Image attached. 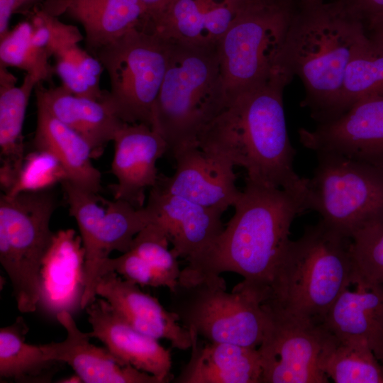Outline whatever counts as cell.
Masks as SVG:
<instances>
[{
	"mask_svg": "<svg viewBox=\"0 0 383 383\" xmlns=\"http://www.w3.org/2000/svg\"><path fill=\"white\" fill-rule=\"evenodd\" d=\"M172 45L156 30L135 28L92 54L109 79L101 101L123 122L152 126Z\"/></svg>",
	"mask_w": 383,
	"mask_h": 383,
	"instance_id": "obj_6",
	"label": "cell"
},
{
	"mask_svg": "<svg viewBox=\"0 0 383 383\" xmlns=\"http://www.w3.org/2000/svg\"><path fill=\"white\" fill-rule=\"evenodd\" d=\"M111 171L118 182L111 187L116 199L143 208L145 191L158 179L157 161L168 150L164 138L152 126L127 123L116 133Z\"/></svg>",
	"mask_w": 383,
	"mask_h": 383,
	"instance_id": "obj_15",
	"label": "cell"
},
{
	"mask_svg": "<svg viewBox=\"0 0 383 383\" xmlns=\"http://www.w3.org/2000/svg\"><path fill=\"white\" fill-rule=\"evenodd\" d=\"M367 34L362 18L341 0L296 6L275 70L302 82L318 123L338 116L346 68Z\"/></svg>",
	"mask_w": 383,
	"mask_h": 383,
	"instance_id": "obj_3",
	"label": "cell"
},
{
	"mask_svg": "<svg viewBox=\"0 0 383 383\" xmlns=\"http://www.w3.org/2000/svg\"><path fill=\"white\" fill-rule=\"evenodd\" d=\"M150 23L153 27V23L165 9L171 0H141Z\"/></svg>",
	"mask_w": 383,
	"mask_h": 383,
	"instance_id": "obj_38",
	"label": "cell"
},
{
	"mask_svg": "<svg viewBox=\"0 0 383 383\" xmlns=\"http://www.w3.org/2000/svg\"><path fill=\"white\" fill-rule=\"evenodd\" d=\"M45 0H0V38L9 30L11 16L16 13H30V8H35L38 3Z\"/></svg>",
	"mask_w": 383,
	"mask_h": 383,
	"instance_id": "obj_35",
	"label": "cell"
},
{
	"mask_svg": "<svg viewBox=\"0 0 383 383\" xmlns=\"http://www.w3.org/2000/svg\"><path fill=\"white\" fill-rule=\"evenodd\" d=\"M295 5H309V4H316L319 3H323L332 0H291Z\"/></svg>",
	"mask_w": 383,
	"mask_h": 383,
	"instance_id": "obj_39",
	"label": "cell"
},
{
	"mask_svg": "<svg viewBox=\"0 0 383 383\" xmlns=\"http://www.w3.org/2000/svg\"><path fill=\"white\" fill-rule=\"evenodd\" d=\"M192 335L191 355L174 383H261L262 365L257 348L209 342Z\"/></svg>",
	"mask_w": 383,
	"mask_h": 383,
	"instance_id": "obj_23",
	"label": "cell"
},
{
	"mask_svg": "<svg viewBox=\"0 0 383 383\" xmlns=\"http://www.w3.org/2000/svg\"><path fill=\"white\" fill-rule=\"evenodd\" d=\"M0 65V183L7 194L15 184L25 160L23 126L29 99L40 80L26 74L22 83Z\"/></svg>",
	"mask_w": 383,
	"mask_h": 383,
	"instance_id": "obj_26",
	"label": "cell"
},
{
	"mask_svg": "<svg viewBox=\"0 0 383 383\" xmlns=\"http://www.w3.org/2000/svg\"><path fill=\"white\" fill-rule=\"evenodd\" d=\"M96 294L106 300L123 320L139 332L157 340L165 339L178 350L191 348L190 331L157 299L142 292L138 284L109 272L98 280Z\"/></svg>",
	"mask_w": 383,
	"mask_h": 383,
	"instance_id": "obj_18",
	"label": "cell"
},
{
	"mask_svg": "<svg viewBox=\"0 0 383 383\" xmlns=\"http://www.w3.org/2000/svg\"><path fill=\"white\" fill-rule=\"evenodd\" d=\"M59 382L80 383L82 382L81 379L75 374V375H73L67 378H65L64 379L59 381Z\"/></svg>",
	"mask_w": 383,
	"mask_h": 383,
	"instance_id": "obj_40",
	"label": "cell"
},
{
	"mask_svg": "<svg viewBox=\"0 0 383 383\" xmlns=\"http://www.w3.org/2000/svg\"><path fill=\"white\" fill-rule=\"evenodd\" d=\"M222 233L189 260L178 281H194L233 272L243 277L233 290L265 299L274 272L289 243L291 226L306 211L287 191L246 180Z\"/></svg>",
	"mask_w": 383,
	"mask_h": 383,
	"instance_id": "obj_2",
	"label": "cell"
},
{
	"mask_svg": "<svg viewBox=\"0 0 383 383\" xmlns=\"http://www.w3.org/2000/svg\"><path fill=\"white\" fill-rule=\"evenodd\" d=\"M382 366H383V365H382Z\"/></svg>",
	"mask_w": 383,
	"mask_h": 383,
	"instance_id": "obj_41",
	"label": "cell"
},
{
	"mask_svg": "<svg viewBox=\"0 0 383 383\" xmlns=\"http://www.w3.org/2000/svg\"><path fill=\"white\" fill-rule=\"evenodd\" d=\"M302 145L316 154L329 153L383 169V96L362 99L339 116L300 128Z\"/></svg>",
	"mask_w": 383,
	"mask_h": 383,
	"instance_id": "obj_13",
	"label": "cell"
},
{
	"mask_svg": "<svg viewBox=\"0 0 383 383\" xmlns=\"http://www.w3.org/2000/svg\"><path fill=\"white\" fill-rule=\"evenodd\" d=\"M34 93L36 104L89 143L94 157L103 152L124 123L102 101L76 96L62 84L46 87L39 82Z\"/></svg>",
	"mask_w": 383,
	"mask_h": 383,
	"instance_id": "obj_24",
	"label": "cell"
},
{
	"mask_svg": "<svg viewBox=\"0 0 383 383\" xmlns=\"http://www.w3.org/2000/svg\"><path fill=\"white\" fill-rule=\"evenodd\" d=\"M85 309L92 329L89 336L103 343L121 363L149 373L162 383L172 380L170 352L157 339L133 328L101 297L96 296Z\"/></svg>",
	"mask_w": 383,
	"mask_h": 383,
	"instance_id": "obj_17",
	"label": "cell"
},
{
	"mask_svg": "<svg viewBox=\"0 0 383 383\" xmlns=\"http://www.w3.org/2000/svg\"><path fill=\"white\" fill-rule=\"evenodd\" d=\"M40 9L79 23L91 55L133 29L150 30L141 0H45Z\"/></svg>",
	"mask_w": 383,
	"mask_h": 383,
	"instance_id": "obj_20",
	"label": "cell"
},
{
	"mask_svg": "<svg viewBox=\"0 0 383 383\" xmlns=\"http://www.w3.org/2000/svg\"><path fill=\"white\" fill-rule=\"evenodd\" d=\"M363 22L367 35L383 42V13L367 17Z\"/></svg>",
	"mask_w": 383,
	"mask_h": 383,
	"instance_id": "obj_37",
	"label": "cell"
},
{
	"mask_svg": "<svg viewBox=\"0 0 383 383\" xmlns=\"http://www.w3.org/2000/svg\"><path fill=\"white\" fill-rule=\"evenodd\" d=\"M353 271L352 238L321 219L290 241L262 303L323 323Z\"/></svg>",
	"mask_w": 383,
	"mask_h": 383,
	"instance_id": "obj_4",
	"label": "cell"
},
{
	"mask_svg": "<svg viewBox=\"0 0 383 383\" xmlns=\"http://www.w3.org/2000/svg\"><path fill=\"white\" fill-rule=\"evenodd\" d=\"M169 310L181 325L209 342L228 343L257 348L267 316L259 297L227 292L221 275L194 281H178L170 291Z\"/></svg>",
	"mask_w": 383,
	"mask_h": 383,
	"instance_id": "obj_8",
	"label": "cell"
},
{
	"mask_svg": "<svg viewBox=\"0 0 383 383\" xmlns=\"http://www.w3.org/2000/svg\"><path fill=\"white\" fill-rule=\"evenodd\" d=\"M291 81L276 73L266 82L228 98L199 135L197 145L243 167L246 180L287 191L307 210L308 178L295 172L296 150L284 110L283 91Z\"/></svg>",
	"mask_w": 383,
	"mask_h": 383,
	"instance_id": "obj_1",
	"label": "cell"
},
{
	"mask_svg": "<svg viewBox=\"0 0 383 383\" xmlns=\"http://www.w3.org/2000/svg\"><path fill=\"white\" fill-rule=\"evenodd\" d=\"M84 250L80 235L73 229L55 233L41 269L40 303L56 314L70 312L79 303L84 290Z\"/></svg>",
	"mask_w": 383,
	"mask_h": 383,
	"instance_id": "obj_25",
	"label": "cell"
},
{
	"mask_svg": "<svg viewBox=\"0 0 383 383\" xmlns=\"http://www.w3.org/2000/svg\"><path fill=\"white\" fill-rule=\"evenodd\" d=\"M228 101L218 45L172 41L168 65L153 110L152 127L172 152L197 144Z\"/></svg>",
	"mask_w": 383,
	"mask_h": 383,
	"instance_id": "obj_5",
	"label": "cell"
},
{
	"mask_svg": "<svg viewBox=\"0 0 383 383\" xmlns=\"http://www.w3.org/2000/svg\"><path fill=\"white\" fill-rule=\"evenodd\" d=\"M177 167L170 177L160 174L155 186L200 205L224 212L233 206L242 191L234 166L223 157L189 144L172 152Z\"/></svg>",
	"mask_w": 383,
	"mask_h": 383,
	"instance_id": "obj_14",
	"label": "cell"
},
{
	"mask_svg": "<svg viewBox=\"0 0 383 383\" xmlns=\"http://www.w3.org/2000/svg\"><path fill=\"white\" fill-rule=\"evenodd\" d=\"M56 318L67 332L61 342L40 345L49 360L69 365L84 383H162L157 377L121 363L106 348L89 341L71 313L62 311Z\"/></svg>",
	"mask_w": 383,
	"mask_h": 383,
	"instance_id": "obj_19",
	"label": "cell"
},
{
	"mask_svg": "<svg viewBox=\"0 0 383 383\" xmlns=\"http://www.w3.org/2000/svg\"><path fill=\"white\" fill-rule=\"evenodd\" d=\"M33 140L35 150L52 155L65 170L69 181L91 192L101 190V174L91 162L93 151L77 132L52 115L39 104Z\"/></svg>",
	"mask_w": 383,
	"mask_h": 383,
	"instance_id": "obj_27",
	"label": "cell"
},
{
	"mask_svg": "<svg viewBox=\"0 0 383 383\" xmlns=\"http://www.w3.org/2000/svg\"><path fill=\"white\" fill-rule=\"evenodd\" d=\"M170 244L165 231L152 222L135 236L129 250L145 261L160 276L163 287L172 291L177 284L181 270Z\"/></svg>",
	"mask_w": 383,
	"mask_h": 383,
	"instance_id": "obj_32",
	"label": "cell"
},
{
	"mask_svg": "<svg viewBox=\"0 0 383 383\" xmlns=\"http://www.w3.org/2000/svg\"><path fill=\"white\" fill-rule=\"evenodd\" d=\"M350 9L363 20L383 13V0H341Z\"/></svg>",
	"mask_w": 383,
	"mask_h": 383,
	"instance_id": "obj_36",
	"label": "cell"
},
{
	"mask_svg": "<svg viewBox=\"0 0 383 383\" xmlns=\"http://www.w3.org/2000/svg\"><path fill=\"white\" fill-rule=\"evenodd\" d=\"M323 326L343 340L366 343L383 365V285L355 271L324 318Z\"/></svg>",
	"mask_w": 383,
	"mask_h": 383,
	"instance_id": "obj_21",
	"label": "cell"
},
{
	"mask_svg": "<svg viewBox=\"0 0 383 383\" xmlns=\"http://www.w3.org/2000/svg\"><path fill=\"white\" fill-rule=\"evenodd\" d=\"M152 222L166 233L173 254L187 262L207 248L222 233L223 211L194 203L154 186L147 204Z\"/></svg>",
	"mask_w": 383,
	"mask_h": 383,
	"instance_id": "obj_16",
	"label": "cell"
},
{
	"mask_svg": "<svg viewBox=\"0 0 383 383\" xmlns=\"http://www.w3.org/2000/svg\"><path fill=\"white\" fill-rule=\"evenodd\" d=\"M321 368L336 383H383V366L366 343L340 340L332 333Z\"/></svg>",
	"mask_w": 383,
	"mask_h": 383,
	"instance_id": "obj_29",
	"label": "cell"
},
{
	"mask_svg": "<svg viewBox=\"0 0 383 383\" xmlns=\"http://www.w3.org/2000/svg\"><path fill=\"white\" fill-rule=\"evenodd\" d=\"M374 96H383V42L367 35L346 68L338 116L355 102Z\"/></svg>",
	"mask_w": 383,
	"mask_h": 383,
	"instance_id": "obj_30",
	"label": "cell"
},
{
	"mask_svg": "<svg viewBox=\"0 0 383 383\" xmlns=\"http://www.w3.org/2000/svg\"><path fill=\"white\" fill-rule=\"evenodd\" d=\"M262 304L267 323L257 348L261 383H328L321 361L331 333L323 323Z\"/></svg>",
	"mask_w": 383,
	"mask_h": 383,
	"instance_id": "obj_12",
	"label": "cell"
},
{
	"mask_svg": "<svg viewBox=\"0 0 383 383\" xmlns=\"http://www.w3.org/2000/svg\"><path fill=\"white\" fill-rule=\"evenodd\" d=\"M57 201L51 189L0 196V262L21 313L41 297V269L55 236L50 228Z\"/></svg>",
	"mask_w": 383,
	"mask_h": 383,
	"instance_id": "obj_7",
	"label": "cell"
},
{
	"mask_svg": "<svg viewBox=\"0 0 383 383\" xmlns=\"http://www.w3.org/2000/svg\"><path fill=\"white\" fill-rule=\"evenodd\" d=\"M67 179L65 170L52 155L35 150L25 157L15 184L5 194L13 196L24 192L49 189L57 183Z\"/></svg>",
	"mask_w": 383,
	"mask_h": 383,
	"instance_id": "obj_33",
	"label": "cell"
},
{
	"mask_svg": "<svg viewBox=\"0 0 383 383\" xmlns=\"http://www.w3.org/2000/svg\"><path fill=\"white\" fill-rule=\"evenodd\" d=\"M308 178L306 206L321 220L353 238L383 223V169L329 153H318Z\"/></svg>",
	"mask_w": 383,
	"mask_h": 383,
	"instance_id": "obj_9",
	"label": "cell"
},
{
	"mask_svg": "<svg viewBox=\"0 0 383 383\" xmlns=\"http://www.w3.org/2000/svg\"><path fill=\"white\" fill-rule=\"evenodd\" d=\"M28 327L22 317L0 329V377L16 382H50L56 360H49L40 345L25 341Z\"/></svg>",
	"mask_w": 383,
	"mask_h": 383,
	"instance_id": "obj_28",
	"label": "cell"
},
{
	"mask_svg": "<svg viewBox=\"0 0 383 383\" xmlns=\"http://www.w3.org/2000/svg\"><path fill=\"white\" fill-rule=\"evenodd\" d=\"M32 32L31 22L23 21L0 38V65L22 70L40 82L53 85L55 65L50 63L46 49L33 43Z\"/></svg>",
	"mask_w": 383,
	"mask_h": 383,
	"instance_id": "obj_31",
	"label": "cell"
},
{
	"mask_svg": "<svg viewBox=\"0 0 383 383\" xmlns=\"http://www.w3.org/2000/svg\"><path fill=\"white\" fill-rule=\"evenodd\" d=\"M61 184L84 250V290L79 306L85 309L96 296L103 262L114 250L127 252L135 236L152 223V218L145 206L137 209L123 200H107L67 179Z\"/></svg>",
	"mask_w": 383,
	"mask_h": 383,
	"instance_id": "obj_11",
	"label": "cell"
},
{
	"mask_svg": "<svg viewBox=\"0 0 383 383\" xmlns=\"http://www.w3.org/2000/svg\"><path fill=\"white\" fill-rule=\"evenodd\" d=\"M250 0H171L153 23L174 42L218 45Z\"/></svg>",
	"mask_w": 383,
	"mask_h": 383,
	"instance_id": "obj_22",
	"label": "cell"
},
{
	"mask_svg": "<svg viewBox=\"0 0 383 383\" xmlns=\"http://www.w3.org/2000/svg\"><path fill=\"white\" fill-rule=\"evenodd\" d=\"M295 4L250 0L218 44L228 99L266 82L275 71Z\"/></svg>",
	"mask_w": 383,
	"mask_h": 383,
	"instance_id": "obj_10",
	"label": "cell"
},
{
	"mask_svg": "<svg viewBox=\"0 0 383 383\" xmlns=\"http://www.w3.org/2000/svg\"><path fill=\"white\" fill-rule=\"evenodd\" d=\"M354 271L364 280L383 285V223L352 238Z\"/></svg>",
	"mask_w": 383,
	"mask_h": 383,
	"instance_id": "obj_34",
	"label": "cell"
}]
</instances>
